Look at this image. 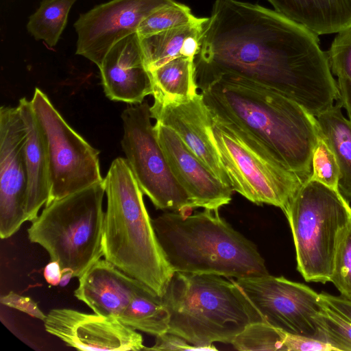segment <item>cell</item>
Masks as SVG:
<instances>
[{
  "instance_id": "8d00e7d4",
  "label": "cell",
  "mask_w": 351,
  "mask_h": 351,
  "mask_svg": "<svg viewBox=\"0 0 351 351\" xmlns=\"http://www.w3.org/2000/svg\"><path fill=\"white\" fill-rule=\"evenodd\" d=\"M62 273V267L56 261H50L43 269V276L46 282L52 286L60 285Z\"/></svg>"
},
{
  "instance_id": "9c48e42d",
  "label": "cell",
  "mask_w": 351,
  "mask_h": 351,
  "mask_svg": "<svg viewBox=\"0 0 351 351\" xmlns=\"http://www.w3.org/2000/svg\"><path fill=\"white\" fill-rule=\"evenodd\" d=\"M121 141L129 166L143 194L157 209L189 215L194 209L176 179L158 141L151 119L150 106L143 101L121 114Z\"/></svg>"
},
{
  "instance_id": "f35d334b",
  "label": "cell",
  "mask_w": 351,
  "mask_h": 351,
  "mask_svg": "<svg viewBox=\"0 0 351 351\" xmlns=\"http://www.w3.org/2000/svg\"><path fill=\"white\" fill-rule=\"evenodd\" d=\"M350 2H351V0H350Z\"/></svg>"
},
{
  "instance_id": "ac0fdd59",
  "label": "cell",
  "mask_w": 351,
  "mask_h": 351,
  "mask_svg": "<svg viewBox=\"0 0 351 351\" xmlns=\"http://www.w3.org/2000/svg\"><path fill=\"white\" fill-rule=\"evenodd\" d=\"M147 287L100 258L79 277L74 295L95 313L118 319L131 300Z\"/></svg>"
},
{
  "instance_id": "d590c367",
  "label": "cell",
  "mask_w": 351,
  "mask_h": 351,
  "mask_svg": "<svg viewBox=\"0 0 351 351\" xmlns=\"http://www.w3.org/2000/svg\"><path fill=\"white\" fill-rule=\"evenodd\" d=\"M339 91V100L347 112L351 121V80L346 77H339L337 80Z\"/></svg>"
},
{
  "instance_id": "2e32d148",
  "label": "cell",
  "mask_w": 351,
  "mask_h": 351,
  "mask_svg": "<svg viewBox=\"0 0 351 351\" xmlns=\"http://www.w3.org/2000/svg\"><path fill=\"white\" fill-rule=\"evenodd\" d=\"M154 126L170 168L193 208L219 210L228 204L234 191L218 180L173 130L158 122Z\"/></svg>"
},
{
  "instance_id": "d4e9b609",
  "label": "cell",
  "mask_w": 351,
  "mask_h": 351,
  "mask_svg": "<svg viewBox=\"0 0 351 351\" xmlns=\"http://www.w3.org/2000/svg\"><path fill=\"white\" fill-rule=\"evenodd\" d=\"M77 0H43L27 23V30L36 40L49 47L57 45L64 29L69 13Z\"/></svg>"
},
{
  "instance_id": "e575fe53",
  "label": "cell",
  "mask_w": 351,
  "mask_h": 351,
  "mask_svg": "<svg viewBox=\"0 0 351 351\" xmlns=\"http://www.w3.org/2000/svg\"><path fill=\"white\" fill-rule=\"evenodd\" d=\"M324 301L351 322V301L341 295H333L328 293H320Z\"/></svg>"
},
{
  "instance_id": "836d02e7",
  "label": "cell",
  "mask_w": 351,
  "mask_h": 351,
  "mask_svg": "<svg viewBox=\"0 0 351 351\" xmlns=\"http://www.w3.org/2000/svg\"><path fill=\"white\" fill-rule=\"evenodd\" d=\"M145 350H200L197 347L187 342L182 337L166 332L156 337V342L151 348L145 347Z\"/></svg>"
},
{
  "instance_id": "52a82bcc",
  "label": "cell",
  "mask_w": 351,
  "mask_h": 351,
  "mask_svg": "<svg viewBox=\"0 0 351 351\" xmlns=\"http://www.w3.org/2000/svg\"><path fill=\"white\" fill-rule=\"evenodd\" d=\"M283 212L293 236L298 271L307 282H330L339 239L351 222L350 203L339 191L307 180Z\"/></svg>"
},
{
  "instance_id": "4dcf8cb0",
  "label": "cell",
  "mask_w": 351,
  "mask_h": 351,
  "mask_svg": "<svg viewBox=\"0 0 351 351\" xmlns=\"http://www.w3.org/2000/svg\"><path fill=\"white\" fill-rule=\"evenodd\" d=\"M326 52L332 75L351 80V27L337 33Z\"/></svg>"
},
{
  "instance_id": "9a60e30c",
  "label": "cell",
  "mask_w": 351,
  "mask_h": 351,
  "mask_svg": "<svg viewBox=\"0 0 351 351\" xmlns=\"http://www.w3.org/2000/svg\"><path fill=\"white\" fill-rule=\"evenodd\" d=\"M150 112L156 122L173 130L212 173L232 189L210 135L213 117L201 93L182 102L154 100Z\"/></svg>"
},
{
  "instance_id": "ffe728a7",
  "label": "cell",
  "mask_w": 351,
  "mask_h": 351,
  "mask_svg": "<svg viewBox=\"0 0 351 351\" xmlns=\"http://www.w3.org/2000/svg\"><path fill=\"white\" fill-rule=\"evenodd\" d=\"M275 10L319 35L351 27L350 0H267Z\"/></svg>"
},
{
  "instance_id": "f1b7e54d",
  "label": "cell",
  "mask_w": 351,
  "mask_h": 351,
  "mask_svg": "<svg viewBox=\"0 0 351 351\" xmlns=\"http://www.w3.org/2000/svg\"><path fill=\"white\" fill-rule=\"evenodd\" d=\"M339 167L335 154L319 132L312 155V173L308 180L317 181L339 191Z\"/></svg>"
},
{
  "instance_id": "cb8c5ba5",
  "label": "cell",
  "mask_w": 351,
  "mask_h": 351,
  "mask_svg": "<svg viewBox=\"0 0 351 351\" xmlns=\"http://www.w3.org/2000/svg\"><path fill=\"white\" fill-rule=\"evenodd\" d=\"M118 319L136 330L157 337L167 332L169 314L162 297L147 287L131 300Z\"/></svg>"
},
{
  "instance_id": "6da1fadb",
  "label": "cell",
  "mask_w": 351,
  "mask_h": 351,
  "mask_svg": "<svg viewBox=\"0 0 351 351\" xmlns=\"http://www.w3.org/2000/svg\"><path fill=\"white\" fill-rule=\"evenodd\" d=\"M195 69L225 71L263 83L315 117L339 99L318 35L276 10L216 0L202 25Z\"/></svg>"
},
{
  "instance_id": "7a4b0ae2",
  "label": "cell",
  "mask_w": 351,
  "mask_h": 351,
  "mask_svg": "<svg viewBox=\"0 0 351 351\" xmlns=\"http://www.w3.org/2000/svg\"><path fill=\"white\" fill-rule=\"evenodd\" d=\"M195 78L213 115L252 135L303 182L310 178L319 134L314 115L276 89L235 73L195 69Z\"/></svg>"
},
{
  "instance_id": "44dd1931",
  "label": "cell",
  "mask_w": 351,
  "mask_h": 351,
  "mask_svg": "<svg viewBox=\"0 0 351 351\" xmlns=\"http://www.w3.org/2000/svg\"><path fill=\"white\" fill-rule=\"evenodd\" d=\"M206 18L194 23L140 38L147 69L151 71L180 57L195 58Z\"/></svg>"
},
{
  "instance_id": "d6a6232c",
  "label": "cell",
  "mask_w": 351,
  "mask_h": 351,
  "mask_svg": "<svg viewBox=\"0 0 351 351\" xmlns=\"http://www.w3.org/2000/svg\"><path fill=\"white\" fill-rule=\"evenodd\" d=\"M0 302L1 304L19 310L43 322L47 316L32 299L12 291L5 295H2L0 298Z\"/></svg>"
},
{
  "instance_id": "4316f807",
  "label": "cell",
  "mask_w": 351,
  "mask_h": 351,
  "mask_svg": "<svg viewBox=\"0 0 351 351\" xmlns=\"http://www.w3.org/2000/svg\"><path fill=\"white\" fill-rule=\"evenodd\" d=\"M315 338L330 343L337 351H351V322L325 302L315 317Z\"/></svg>"
},
{
  "instance_id": "4fadbf2b",
  "label": "cell",
  "mask_w": 351,
  "mask_h": 351,
  "mask_svg": "<svg viewBox=\"0 0 351 351\" xmlns=\"http://www.w3.org/2000/svg\"><path fill=\"white\" fill-rule=\"evenodd\" d=\"M25 132L18 107L0 109V237L8 239L27 221L24 158Z\"/></svg>"
},
{
  "instance_id": "5bb4252c",
  "label": "cell",
  "mask_w": 351,
  "mask_h": 351,
  "mask_svg": "<svg viewBox=\"0 0 351 351\" xmlns=\"http://www.w3.org/2000/svg\"><path fill=\"white\" fill-rule=\"evenodd\" d=\"M45 330L80 350L137 351L143 338L118 319L77 310L53 308L44 321Z\"/></svg>"
},
{
  "instance_id": "d6986e66",
  "label": "cell",
  "mask_w": 351,
  "mask_h": 351,
  "mask_svg": "<svg viewBox=\"0 0 351 351\" xmlns=\"http://www.w3.org/2000/svg\"><path fill=\"white\" fill-rule=\"evenodd\" d=\"M23 121L25 137L24 158L27 189L25 212L28 221L38 216L50 194V170L47 143L41 125L35 114L31 101L23 97L17 106Z\"/></svg>"
},
{
  "instance_id": "8fae6325",
  "label": "cell",
  "mask_w": 351,
  "mask_h": 351,
  "mask_svg": "<svg viewBox=\"0 0 351 351\" xmlns=\"http://www.w3.org/2000/svg\"><path fill=\"white\" fill-rule=\"evenodd\" d=\"M265 322L285 332L315 337L324 301L308 286L270 274L233 279Z\"/></svg>"
},
{
  "instance_id": "83f0119b",
  "label": "cell",
  "mask_w": 351,
  "mask_h": 351,
  "mask_svg": "<svg viewBox=\"0 0 351 351\" xmlns=\"http://www.w3.org/2000/svg\"><path fill=\"white\" fill-rule=\"evenodd\" d=\"M202 18L195 16L184 4L174 1L149 14L140 24L137 34L140 38L170 29L197 23Z\"/></svg>"
},
{
  "instance_id": "e0dca14e",
  "label": "cell",
  "mask_w": 351,
  "mask_h": 351,
  "mask_svg": "<svg viewBox=\"0 0 351 351\" xmlns=\"http://www.w3.org/2000/svg\"><path fill=\"white\" fill-rule=\"evenodd\" d=\"M99 69L105 95L110 100L138 104L153 94L151 74L137 32L114 44Z\"/></svg>"
},
{
  "instance_id": "3957f363",
  "label": "cell",
  "mask_w": 351,
  "mask_h": 351,
  "mask_svg": "<svg viewBox=\"0 0 351 351\" xmlns=\"http://www.w3.org/2000/svg\"><path fill=\"white\" fill-rule=\"evenodd\" d=\"M107 207L105 259L162 297L174 271L156 236L141 189L125 158L112 161L104 178Z\"/></svg>"
},
{
  "instance_id": "7c38bea8",
  "label": "cell",
  "mask_w": 351,
  "mask_h": 351,
  "mask_svg": "<svg viewBox=\"0 0 351 351\" xmlns=\"http://www.w3.org/2000/svg\"><path fill=\"white\" fill-rule=\"evenodd\" d=\"M173 0H111L80 15L74 23L76 54L99 68L112 46L137 32L141 22Z\"/></svg>"
},
{
  "instance_id": "74e56055",
  "label": "cell",
  "mask_w": 351,
  "mask_h": 351,
  "mask_svg": "<svg viewBox=\"0 0 351 351\" xmlns=\"http://www.w3.org/2000/svg\"><path fill=\"white\" fill-rule=\"evenodd\" d=\"M74 278L73 271L70 269H62V276L60 282V286L62 287H66L71 279Z\"/></svg>"
},
{
  "instance_id": "30bf717a",
  "label": "cell",
  "mask_w": 351,
  "mask_h": 351,
  "mask_svg": "<svg viewBox=\"0 0 351 351\" xmlns=\"http://www.w3.org/2000/svg\"><path fill=\"white\" fill-rule=\"evenodd\" d=\"M31 103L48 147L51 187L45 205L102 182L99 152L67 123L40 88H35Z\"/></svg>"
},
{
  "instance_id": "603a6c76",
  "label": "cell",
  "mask_w": 351,
  "mask_h": 351,
  "mask_svg": "<svg viewBox=\"0 0 351 351\" xmlns=\"http://www.w3.org/2000/svg\"><path fill=\"white\" fill-rule=\"evenodd\" d=\"M149 72L154 100L182 102L198 93L194 58H177Z\"/></svg>"
},
{
  "instance_id": "5b68a950",
  "label": "cell",
  "mask_w": 351,
  "mask_h": 351,
  "mask_svg": "<svg viewBox=\"0 0 351 351\" xmlns=\"http://www.w3.org/2000/svg\"><path fill=\"white\" fill-rule=\"evenodd\" d=\"M163 303L169 314L167 332L200 350L230 343L248 324L265 322L232 279L213 274L174 272Z\"/></svg>"
},
{
  "instance_id": "1f68e13d",
  "label": "cell",
  "mask_w": 351,
  "mask_h": 351,
  "mask_svg": "<svg viewBox=\"0 0 351 351\" xmlns=\"http://www.w3.org/2000/svg\"><path fill=\"white\" fill-rule=\"evenodd\" d=\"M282 331L286 351H337L332 345L319 339Z\"/></svg>"
},
{
  "instance_id": "ba28073f",
  "label": "cell",
  "mask_w": 351,
  "mask_h": 351,
  "mask_svg": "<svg viewBox=\"0 0 351 351\" xmlns=\"http://www.w3.org/2000/svg\"><path fill=\"white\" fill-rule=\"evenodd\" d=\"M212 117L210 135L232 190L256 204L272 205L283 211L302 180L241 127Z\"/></svg>"
},
{
  "instance_id": "7402d4cb",
  "label": "cell",
  "mask_w": 351,
  "mask_h": 351,
  "mask_svg": "<svg viewBox=\"0 0 351 351\" xmlns=\"http://www.w3.org/2000/svg\"><path fill=\"white\" fill-rule=\"evenodd\" d=\"M339 99L327 110L316 116L319 131L337 160L340 177L339 191L351 203V121L342 112Z\"/></svg>"
},
{
  "instance_id": "f546056e",
  "label": "cell",
  "mask_w": 351,
  "mask_h": 351,
  "mask_svg": "<svg viewBox=\"0 0 351 351\" xmlns=\"http://www.w3.org/2000/svg\"><path fill=\"white\" fill-rule=\"evenodd\" d=\"M330 282L351 301V222L339 239Z\"/></svg>"
},
{
  "instance_id": "8992f818",
  "label": "cell",
  "mask_w": 351,
  "mask_h": 351,
  "mask_svg": "<svg viewBox=\"0 0 351 351\" xmlns=\"http://www.w3.org/2000/svg\"><path fill=\"white\" fill-rule=\"evenodd\" d=\"M104 180L45 205L27 229L28 239L40 245L50 261L80 277L104 256Z\"/></svg>"
},
{
  "instance_id": "277c9868",
  "label": "cell",
  "mask_w": 351,
  "mask_h": 351,
  "mask_svg": "<svg viewBox=\"0 0 351 351\" xmlns=\"http://www.w3.org/2000/svg\"><path fill=\"white\" fill-rule=\"evenodd\" d=\"M152 223L174 272L233 279L269 274L256 245L220 217L218 210L185 216L169 211Z\"/></svg>"
},
{
  "instance_id": "484cf974",
  "label": "cell",
  "mask_w": 351,
  "mask_h": 351,
  "mask_svg": "<svg viewBox=\"0 0 351 351\" xmlns=\"http://www.w3.org/2000/svg\"><path fill=\"white\" fill-rule=\"evenodd\" d=\"M232 347L238 350L282 351L283 331L266 322L248 324L231 341Z\"/></svg>"
}]
</instances>
